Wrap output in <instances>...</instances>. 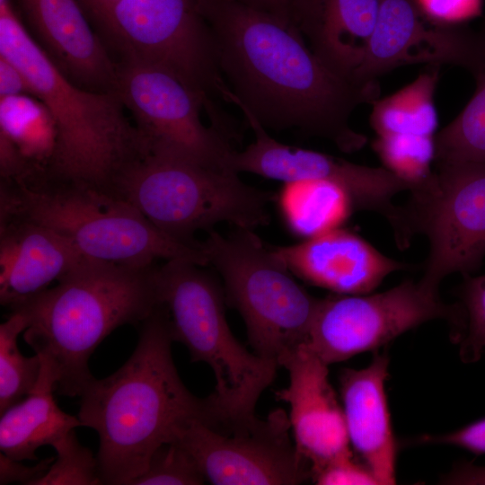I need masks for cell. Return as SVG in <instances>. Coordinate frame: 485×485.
Here are the masks:
<instances>
[{
	"mask_svg": "<svg viewBox=\"0 0 485 485\" xmlns=\"http://www.w3.org/2000/svg\"><path fill=\"white\" fill-rule=\"evenodd\" d=\"M278 201L287 226L305 239L342 227L356 209L342 187L318 179L284 182Z\"/></svg>",
	"mask_w": 485,
	"mask_h": 485,
	"instance_id": "cell-24",
	"label": "cell"
},
{
	"mask_svg": "<svg viewBox=\"0 0 485 485\" xmlns=\"http://www.w3.org/2000/svg\"><path fill=\"white\" fill-rule=\"evenodd\" d=\"M423 443L442 444L465 449L474 454H485V418L439 436H424Z\"/></svg>",
	"mask_w": 485,
	"mask_h": 485,
	"instance_id": "cell-33",
	"label": "cell"
},
{
	"mask_svg": "<svg viewBox=\"0 0 485 485\" xmlns=\"http://www.w3.org/2000/svg\"><path fill=\"white\" fill-rule=\"evenodd\" d=\"M21 94L32 95L28 81L14 64L0 55V97Z\"/></svg>",
	"mask_w": 485,
	"mask_h": 485,
	"instance_id": "cell-35",
	"label": "cell"
},
{
	"mask_svg": "<svg viewBox=\"0 0 485 485\" xmlns=\"http://www.w3.org/2000/svg\"><path fill=\"white\" fill-rule=\"evenodd\" d=\"M439 66L421 73L396 93L373 103L370 124L376 136L408 134L434 137L438 117L434 94Z\"/></svg>",
	"mask_w": 485,
	"mask_h": 485,
	"instance_id": "cell-25",
	"label": "cell"
},
{
	"mask_svg": "<svg viewBox=\"0 0 485 485\" xmlns=\"http://www.w3.org/2000/svg\"><path fill=\"white\" fill-rule=\"evenodd\" d=\"M373 148L384 167L406 182L410 190L426 184L433 176L434 137L408 134L376 136Z\"/></svg>",
	"mask_w": 485,
	"mask_h": 485,
	"instance_id": "cell-28",
	"label": "cell"
},
{
	"mask_svg": "<svg viewBox=\"0 0 485 485\" xmlns=\"http://www.w3.org/2000/svg\"><path fill=\"white\" fill-rule=\"evenodd\" d=\"M0 137L11 142L26 166V177L19 181L48 179L57 153V130L41 101L28 94L0 97Z\"/></svg>",
	"mask_w": 485,
	"mask_h": 485,
	"instance_id": "cell-23",
	"label": "cell"
},
{
	"mask_svg": "<svg viewBox=\"0 0 485 485\" xmlns=\"http://www.w3.org/2000/svg\"><path fill=\"white\" fill-rule=\"evenodd\" d=\"M271 248L294 275L340 295L368 294L387 276L409 267L342 227Z\"/></svg>",
	"mask_w": 485,
	"mask_h": 485,
	"instance_id": "cell-18",
	"label": "cell"
},
{
	"mask_svg": "<svg viewBox=\"0 0 485 485\" xmlns=\"http://www.w3.org/2000/svg\"><path fill=\"white\" fill-rule=\"evenodd\" d=\"M92 260L55 230L22 216L0 218V302L11 310Z\"/></svg>",
	"mask_w": 485,
	"mask_h": 485,
	"instance_id": "cell-19",
	"label": "cell"
},
{
	"mask_svg": "<svg viewBox=\"0 0 485 485\" xmlns=\"http://www.w3.org/2000/svg\"><path fill=\"white\" fill-rule=\"evenodd\" d=\"M290 422L282 410L265 419L210 426L193 419L173 442L196 460L206 480L216 485H294L311 479L308 463L289 436Z\"/></svg>",
	"mask_w": 485,
	"mask_h": 485,
	"instance_id": "cell-13",
	"label": "cell"
},
{
	"mask_svg": "<svg viewBox=\"0 0 485 485\" xmlns=\"http://www.w3.org/2000/svg\"><path fill=\"white\" fill-rule=\"evenodd\" d=\"M91 23L119 0H76Z\"/></svg>",
	"mask_w": 485,
	"mask_h": 485,
	"instance_id": "cell-36",
	"label": "cell"
},
{
	"mask_svg": "<svg viewBox=\"0 0 485 485\" xmlns=\"http://www.w3.org/2000/svg\"><path fill=\"white\" fill-rule=\"evenodd\" d=\"M28 325V315L21 307L12 310L8 319L0 325L1 414L33 391L41 373L40 356H23L17 344L19 334Z\"/></svg>",
	"mask_w": 485,
	"mask_h": 485,
	"instance_id": "cell-27",
	"label": "cell"
},
{
	"mask_svg": "<svg viewBox=\"0 0 485 485\" xmlns=\"http://www.w3.org/2000/svg\"><path fill=\"white\" fill-rule=\"evenodd\" d=\"M55 377L42 365L33 391L1 414L0 450L8 457L36 460V450L53 445L61 436L82 426L78 417L60 410L54 399Z\"/></svg>",
	"mask_w": 485,
	"mask_h": 485,
	"instance_id": "cell-22",
	"label": "cell"
},
{
	"mask_svg": "<svg viewBox=\"0 0 485 485\" xmlns=\"http://www.w3.org/2000/svg\"><path fill=\"white\" fill-rule=\"evenodd\" d=\"M410 192V234L429 242L419 280L438 290L447 276L477 269L485 256V163H436L431 179Z\"/></svg>",
	"mask_w": 485,
	"mask_h": 485,
	"instance_id": "cell-11",
	"label": "cell"
},
{
	"mask_svg": "<svg viewBox=\"0 0 485 485\" xmlns=\"http://www.w3.org/2000/svg\"><path fill=\"white\" fill-rule=\"evenodd\" d=\"M113 192L136 207L154 226L184 243L219 223L253 230L269 222L271 193L244 183L237 172L146 155L129 165Z\"/></svg>",
	"mask_w": 485,
	"mask_h": 485,
	"instance_id": "cell-7",
	"label": "cell"
},
{
	"mask_svg": "<svg viewBox=\"0 0 485 485\" xmlns=\"http://www.w3.org/2000/svg\"><path fill=\"white\" fill-rule=\"evenodd\" d=\"M202 267L183 260L158 266L159 305L167 313L172 340L187 347L192 361L212 369L211 395L221 414L231 420L250 419L279 366L249 352L234 338L225 314L223 286Z\"/></svg>",
	"mask_w": 485,
	"mask_h": 485,
	"instance_id": "cell-6",
	"label": "cell"
},
{
	"mask_svg": "<svg viewBox=\"0 0 485 485\" xmlns=\"http://www.w3.org/2000/svg\"><path fill=\"white\" fill-rule=\"evenodd\" d=\"M52 446L57 457L37 485L102 484L97 456L80 444L75 429L61 436Z\"/></svg>",
	"mask_w": 485,
	"mask_h": 485,
	"instance_id": "cell-29",
	"label": "cell"
},
{
	"mask_svg": "<svg viewBox=\"0 0 485 485\" xmlns=\"http://www.w3.org/2000/svg\"><path fill=\"white\" fill-rule=\"evenodd\" d=\"M204 14L230 89L226 101L265 128L296 129L345 153L366 145L349 118L378 99L377 83L357 85L333 73L288 17L239 0H204Z\"/></svg>",
	"mask_w": 485,
	"mask_h": 485,
	"instance_id": "cell-1",
	"label": "cell"
},
{
	"mask_svg": "<svg viewBox=\"0 0 485 485\" xmlns=\"http://www.w3.org/2000/svg\"><path fill=\"white\" fill-rule=\"evenodd\" d=\"M482 31H485V24H484V27H483Z\"/></svg>",
	"mask_w": 485,
	"mask_h": 485,
	"instance_id": "cell-37",
	"label": "cell"
},
{
	"mask_svg": "<svg viewBox=\"0 0 485 485\" xmlns=\"http://www.w3.org/2000/svg\"><path fill=\"white\" fill-rule=\"evenodd\" d=\"M289 384L276 392L288 417L299 455L312 474L330 461L351 454L343 408L329 380L328 364L304 343L282 357Z\"/></svg>",
	"mask_w": 485,
	"mask_h": 485,
	"instance_id": "cell-16",
	"label": "cell"
},
{
	"mask_svg": "<svg viewBox=\"0 0 485 485\" xmlns=\"http://www.w3.org/2000/svg\"><path fill=\"white\" fill-rule=\"evenodd\" d=\"M0 55L21 70L55 120L57 147L48 180L113 193L121 173L146 156L116 93L70 81L32 38L11 0H0Z\"/></svg>",
	"mask_w": 485,
	"mask_h": 485,
	"instance_id": "cell-4",
	"label": "cell"
},
{
	"mask_svg": "<svg viewBox=\"0 0 485 485\" xmlns=\"http://www.w3.org/2000/svg\"><path fill=\"white\" fill-rule=\"evenodd\" d=\"M56 457L41 460L33 466H25L18 460L12 459L4 454H0V484L17 482L25 485H37V482L46 474Z\"/></svg>",
	"mask_w": 485,
	"mask_h": 485,
	"instance_id": "cell-34",
	"label": "cell"
},
{
	"mask_svg": "<svg viewBox=\"0 0 485 485\" xmlns=\"http://www.w3.org/2000/svg\"><path fill=\"white\" fill-rule=\"evenodd\" d=\"M435 319L462 324L458 307L420 280H406L378 294H336L320 299L304 343L330 365L385 345Z\"/></svg>",
	"mask_w": 485,
	"mask_h": 485,
	"instance_id": "cell-12",
	"label": "cell"
},
{
	"mask_svg": "<svg viewBox=\"0 0 485 485\" xmlns=\"http://www.w3.org/2000/svg\"><path fill=\"white\" fill-rule=\"evenodd\" d=\"M172 341L167 313L158 305L141 323L127 362L103 379L93 377L80 394L81 425L100 438L102 484H132L153 454L190 420L216 426L225 419L211 394L198 398L185 387L173 364Z\"/></svg>",
	"mask_w": 485,
	"mask_h": 485,
	"instance_id": "cell-2",
	"label": "cell"
},
{
	"mask_svg": "<svg viewBox=\"0 0 485 485\" xmlns=\"http://www.w3.org/2000/svg\"><path fill=\"white\" fill-rule=\"evenodd\" d=\"M206 481L193 456L176 442L161 445L146 471L131 485H198Z\"/></svg>",
	"mask_w": 485,
	"mask_h": 485,
	"instance_id": "cell-30",
	"label": "cell"
},
{
	"mask_svg": "<svg viewBox=\"0 0 485 485\" xmlns=\"http://www.w3.org/2000/svg\"><path fill=\"white\" fill-rule=\"evenodd\" d=\"M22 216L70 240L87 258L128 266L183 260L207 266L201 242L177 241L110 191L68 182L1 180L0 218Z\"/></svg>",
	"mask_w": 485,
	"mask_h": 485,
	"instance_id": "cell-5",
	"label": "cell"
},
{
	"mask_svg": "<svg viewBox=\"0 0 485 485\" xmlns=\"http://www.w3.org/2000/svg\"><path fill=\"white\" fill-rule=\"evenodd\" d=\"M466 331L460 357L466 363L480 359L485 350V275L468 278L463 288Z\"/></svg>",
	"mask_w": 485,
	"mask_h": 485,
	"instance_id": "cell-31",
	"label": "cell"
},
{
	"mask_svg": "<svg viewBox=\"0 0 485 485\" xmlns=\"http://www.w3.org/2000/svg\"><path fill=\"white\" fill-rule=\"evenodd\" d=\"M221 277L225 302L242 317L254 353L279 361L306 342L320 299L311 295L253 230L224 236L209 230L201 242Z\"/></svg>",
	"mask_w": 485,
	"mask_h": 485,
	"instance_id": "cell-8",
	"label": "cell"
},
{
	"mask_svg": "<svg viewBox=\"0 0 485 485\" xmlns=\"http://www.w3.org/2000/svg\"><path fill=\"white\" fill-rule=\"evenodd\" d=\"M320 485H375L379 484L371 470L357 463L353 454L333 459L312 474Z\"/></svg>",
	"mask_w": 485,
	"mask_h": 485,
	"instance_id": "cell-32",
	"label": "cell"
},
{
	"mask_svg": "<svg viewBox=\"0 0 485 485\" xmlns=\"http://www.w3.org/2000/svg\"><path fill=\"white\" fill-rule=\"evenodd\" d=\"M117 63L114 92L131 113L146 155L234 172L235 149L227 135L201 119L202 109L208 115L216 111L212 101L163 66L134 59Z\"/></svg>",
	"mask_w": 485,
	"mask_h": 485,
	"instance_id": "cell-9",
	"label": "cell"
},
{
	"mask_svg": "<svg viewBox=\"0 0 485 485\" xmlns=\"http://www.w3.org/2000/svg\"><path fill=\"white\" fill-rule=\"evenodd\" d=\"M388 366L387 355L375 353L366 367L345 369L340 375L350 445L381 485L396 481L397 448L384 389Z\"/></svg>",
	"mask_w": 485,
	"mask_h": 485,
	"instance_id": "cell-20",
	"label": "cell"
},
{
	"mask_svg": "<svg viewBox=\"0 0 485 485\" xmlns=\"http://www.w3.org/2000/svg\"><path fill=\"white\" fill-rule=\"evenodd\" d=\"M471 73L476 82L474 93L435 137L436 163H485V55Z\"/></svg>",
	"mask_w": 485,
	"mask_h": 485,
	"instance_id": "cell-26",
	"label": "cell"
},
{
	"mask_svg": "<svg viewBox=\"0 0 485 485\" xmlns=\"http://www.w3.org/2000/svg\"><path fill=\"white\" fill-rule=\"evenodd\" d=\"M382 1L294 0L290 18L307 38L314 54L333 73L354 84Z\"/></svg>",
	"mask_w": 485,
	"mask_h": 485,
	"instance_id": "cell-21",
	"label": "cell"
},
{
	"mask_svg": "<svg viewBox=\"0 0 485 485\" xmlns=\"http://www.w3.org/2000/svg\"><path fill=\"white\" fill-rule=\"evenodd\" d=\"M485 55V35L428 15L419 0H383L375 28L353 83H377L399 66L442 64L472 72Z\"/></svg>",
	"mask_w": 485,
	"mask_h": 485,
	"instance_id": "cell-15",
	"label": "cell"
},
{
	"mask_svg": "<svg viewBox=\"0 0 485 485\" xmlns=\"http://www.w3.org/2000/svg\"><path fill=\"white\" fill-rule=\"evenodd\" d=\"M254 133V141L242 151L235 150L232 167L236 172H251L284 182L318 179L342 187L356 209L375 212L392 226L396 243H410L404 207L393 200L410 191V186L383 167L351 163L324 153L291 146L278 142L247 110H242Z\"/></svg>",
	"mask_w": 485,
	"mask_h": 485,
	"instance_id": "cell-14",
	"label": "cell"
},
{
	"mask_svg": "<svg viewBox=\"0 0 485 485\" xmlns=\"http://www.w3.org/2000/svg\"><path fill=\"white\" fill-rule=\"evenodd\" d=\"M26 27L56 66L76 85L114 92L118 63L76 0H18Z\"/></svg>",
	"mask_w": 485,
	"mask_h": 485,
	"instance_id": "cell-17",
	"label": "cell"
},
{
	"mask_svg": "<svg viewBox=\"0 0 485 485\" xmlns=\"http://www.w3.org/2000/svg\"><path fill=\"white\" fill-rule=\"evenodd\" d=\"M121 59L163 66L207 100L224 99L223 78L204 0H119L93 23Z\"/></svg>",
	"mask_w": 485,
	"mask_h": 485,
	"instance_id": "cell-10",
	"label": "cell"
},
{
	"mask_svg": "<svg viewBox=\"0 0 485 485\" xmlns=\"http://www.w3.org/2000/svg\"><path fill=\"white\" fill-rule=\"evenodd\" d=\"M157 269L89 260L18 306L29 318L24 340L60 394L80 396L93 378L88 361L98 345L116 328L142 323L156 309Z\"/></svg>",
	"mask_w": 485,
	"mask_h": 485,
	"instance_id": "cell-3",
	"label": "cell"
}]
</instances>
